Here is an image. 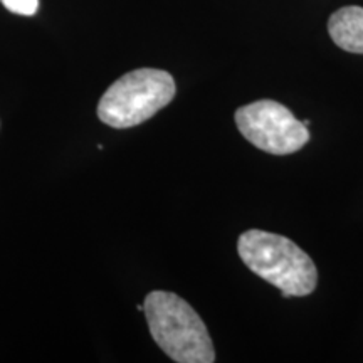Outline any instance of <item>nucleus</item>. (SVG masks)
I'll return each mask as SVG.
<instances>
[{"mask_svg": "<svg viewBox=\"0 0 363 363\" xmlns=\"http://www.w3.org/2000/svg\"><path fill=\"white\" fill-rule=\"evenodd\" d=\"M238 252L254 274L276 286L284 298H301L315 291V262L291 239L251 229L239 235Z\"/></svg>", "mask_w": 363, "mask_h": 363, "instance_id": "f257e3e1", "label": "nucleus"}, {"mask_svg": "<svg viewBox=\"0 0 363 363\" xmlns=\"http://www.w3.org/2000/svg\"><path fill=\"white\" fill-rule=\"evenodd\" d=\"M150 333L163 352L179 363H212L216 350L207 326L179 294L152 291L145 298Z\"/></svg>", "mask_w": 363, "mask_h": 363, "instance_id": "f03ea898", "label": "nucleus"}, {"mask_svg": "<svg viewBox=\"0 0 363 363\" xmlns=\"http://www.w3.org/2000/svg\"><path fill=\"white\" fill-rule=\"evenodd\" d=\"M175 79L167 71L142 67L115 81L98 104V116L111 128L142 125L175 98Z\"/></svg>", "mask_w": 363, "mask_h": 363, "instance_id": "7ed1b4c3", "label": "nucleus"}, {"mask_svg": "<svg viewBox=\"0 0 363 363\" xmlns=\"http://www.w3.org/2000/svg\"><path fill=\"white\" fill-rule=\"evenodd\" d=\"M240 135L254 147L271 155H289L310 142L308 126L303 125L284 104L261 99L235 111Z\"/></svg>", "mask_w": 363, "mask_h": 363, "instance_id": "20e7f679", "label": "nucleus"}, {"mask_svg": "<svg viewBox=\"0 0 363 363\" xmlns=\"http://www.w3.org/2000/svg\"><path fill=\"white\" fill-rule=\"evenodd\" d=\"M328 33L340 49L363 54V7L348 6L331 13Z\"/></svg>", "mask_w": 363, "mask_h": 363, "instance_id": "39448f33", "label": "nucleus"}, {"mask_svg": "<svg viewBox=\"0 0 363 363\" xmlns=\"http://www.w3.org/2000/svg\"><path fill=\"white\" fill-rule=\"evenodd\" d=\"M7 11L17 16H34L38 12L39 0H0Z\"/></svg>", "mask_w": 363, "mask_h": 363, "instance_id": "423d86ee", "label": "nucleus"}, {"mask_svg": "<svg viewBox=\"0 0 363 363\" xmlns=\"http://www.w3.org/2000/svg\"><path fill=\"white\" fill-rule=\"evenodd\" d=\"M303 125H305V126H310V125H311V121H310V120H303Z\"/></svg>", "mask_w": 363, "mask_h": 363, "instance_id": "0eeeda50", "label": "nucleus"}]
</instances>
